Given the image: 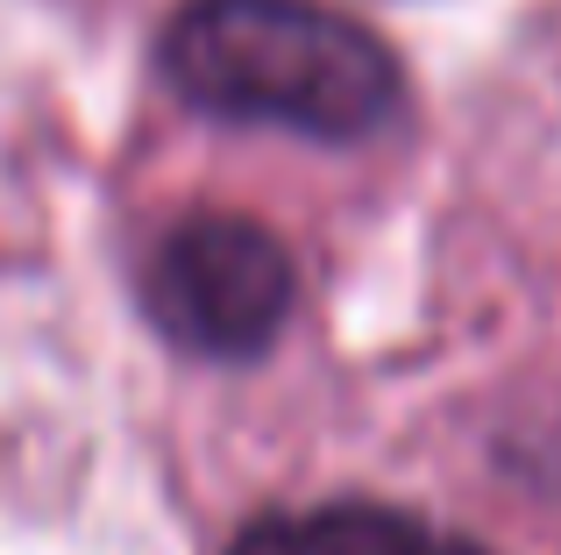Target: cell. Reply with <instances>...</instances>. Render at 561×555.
<instances>
[{
    "label": "cell",
    "instance_id": "6da1fadb",
    "mask_svg": "<svg viewBox=\"0 0 561 555\" xmlns=\"http://www.w3.org/2000/svg\"><path fill=\"white\" fill-rule=\"evenodd\" d=\"M164 79L220 122L356 143L391 122L398 57L383 36L320 0H185L164 22Z\"/></svg>",
    "mask_w": 561,
    "mask_h": 555
},
{
    "label": "cell",
    "instance_id": "7a4b0ae2",
    "mask_svg": "<svg viewBox=\"0 0 561 555\" xmlns=\"http://www.w3.org/2000/svg\"><path fill=\"white\" fill-rule=\"evenodd\" d=\"M142 306L192 356H256L291 314V257L263 222L192 214L157 242L142 271Z\"/></svg>",
    "mask_w": 561,
    "mask_h": 555
},
{
    "label": "cell",
    "instance_id": "3957f363",
    "mask_svg": "<svg viewBox=\"0 0 561 555\" xmlns=\"http://www.w3.org/2000/svg\"><path fill=\"white\" fill-rule=\"evenodd\" d=\"M228 555H491L462 534L412 520L398 506L342 499V506H306V513H263L256 528L234 534Z\"/></svg>",
    "mask_w": 561,
    "mask_h": 555
}]
</instances>
